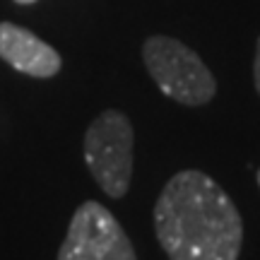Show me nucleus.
Listing matches in <instances>:
<instances>
[{
	"mask_svg": "<svg viewBox=\"0 0 260 260\" xmlns=\"http://www.w3.org/2000/svg\"><path fill=\"white\" fill-rule=\"evenodd\" d=\"M142 60L154 84L183 106H205L217 94L210 68L178 39L149 37L142 46Z\"/></svg>",
	"mask_w": 260,
	"mask_h": 260,
	"instance_id": "nucleus-3",
	"label": "nucleus"
},
{
	"mask_svg": "<svg viewBox=\"0 0 260 260\" xmlns=\"http://www.w3.org/2000/svg\"><path fill=\"white\" fill-rule=\"evenodd\" d=\"M255 178H258V186H260V169H258V174H255Z\"/></svg>",
	"mask_w": 260,
	"mask_h": 260,
	"instance_id": "nucleus-8",
	"label": "nucleus"
},
{
	"mask_svg": "<svg viewBox=\"0 0 260 260\" xmlns=\"http://www.w3.org/2000/svg\"><path fill=\"white\" fill-rule=\"evenodd\" d=\"M84 164L104 193L121 200L130 190L135 164V130L123 111L106 109L84 133Z\"/></svg>",
	"mask_w": 260,
	"mask_h": 260,
	"instance_id": "nucleus-2",
	"label": "nucleus"
},
{
	"mask_svg": "<svg viewBox=\"0 0 260 260\" xmlns=\"http://www.w3.org/2000/svg\"><path fill=\"white\" fill-rule=\"evenodd\" d=\"M253 82H255V92L260 94V37L255 44V58H253Z\"/></svg>",
	"mask_w": 260,
	"mask_h": 260,
	"instance_id": "nucleus-6",
	"label": "nucleus"
},
{
	"mask_svg": "<svg viewBox=\"0 0 260 260\" xmlns=\"http://www.w3.org/2000/svg\"><path fill=\"white\" fill-rule=\"evenodd\" d=\"M0 58L29 77H53L63 65L56 48L12 22H0Z\"/></svg>",
	"mask_w": 260,
	"mask_h": 260,
	"instance_id": "nucleus-5",
	"label": "nucleus"
},
{
	"mask_svg": "<svg viewBox=\"0 0 260 260\" xmlns=\"http://www.w3.org/2000/svg\"><path fill=\"white\" fill-rule=\"evenodd\" d=\"M56 260H138V255L111 210L84 200L70 217Z\"/></svg>",
	"mask_w": 260,
	"mask_h": 260,
	"instance_id": "nucleus-4",
	"label": "nucleus"
},
{
	"mask_svg": "<svg viewBox=\"0 0 260 260\" xmlns=\"http://www.w3.org/2000/svg\"><path fill=\"white\" fill-rule=\"evenodd\" d=\"M152 217L169 260H239L241 255V214L229 193L198 169L169 178Z\"/></svg>",
	"mask_w": 260,
	"mask_h": 260,
	"instance_id": "nucleus-1",
	"label": "nucleus"
},
{
	"mask_svg": "<svg viewBox=\"0 0 260 260\" xmlns=\"http://www.w3.org/2000/svg\"><path fill=\"white\" fill-rule=\"evenodd\" d=\"M17 3H24V5H27V3H34V0H17Z\"/></svg>",
	"mask_w": 260,
	"mask_h": 260,
	"instance_id": "nucleus-7",
	"label": "nucleus"
}]
</instances>
